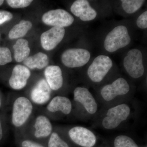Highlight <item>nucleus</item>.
Segmentation results:
<instances>
[{"instance_id":"1","label":"nucleus","mask_w":147,"mask_h":147,"mask_svg":"<svg viewBox=\"0 0 147 147\" xmlns=\"http://www.w3.org/2000/svg\"><path fill=\"white\" fill-rule=\"evenodd\" d=\"M131 38L126 27L117 26L110 31L106 36L104 45L105 50L113 53L129 44Z\"/></svg>"},{"instance_id":"2","label":"nucleus","mask_w":147,"mask_h":147,"mask_svg":"<svg viewBox=\"0 0 147 147\" xmlns=\"http://www.w3.org/2000/svg\"><path fill=\"white\" fill-rule=\"evenodd\" d=\"M130 111V107L126 103L119 104L110 108L102 119V127L107 129L117 128L127 119Z\"/></svg>"},{"instance_id":"3","label":"nucleus","mask_w":147,"mask_h":147,"mask_svg":"<svg viewBox=\"0 0 147 147\" xmlns=\"http://www.w3.org/2000/svg\"><path fill=\"white\" fill-rule=\"evenodd\" d=\"M113 61L109 57L99 55L94 60L87 71L92 82L99 83L103 80L113 66Z\"/></svg>"},{"instance_id":"4","label":"nucleus","mask_w":147,"mask_h":147,"mask_svg":"<svg viewBox=\"0 0 147 147\" xmlns=\"http://www.w3.org/2000/svg\"><path fill=\"white\" fill-rule=\"evenodd\" d=\"M33 105L28 98L21 96L13 102L11 121L13 125L20 127L25 124L31 115Z\"/></svg>"},{"instance_id":"5","label":"nucleus","mask_w":147,"mask_h":147,"mask_svg":"<svg viewBox=\"0 0 147 147\" xmlns=\"http://www.w3.org/2000/svg\"><path fill=\"white\" fill-rule=\"evenodd\" d=\"M123 66L132 78L138 79L143 76L145 69L141 51L137 49L129 50L124 59Z\"/></svg>"},{"instance_id":"6","label":"nucleus","mask_w":147,"mask_h":147,"mask_svg":"<svg viewBox=\"0 0 147 147\" xmlns=\"http://www.w3.org/2000/svg\"><path fill=\"white\" fill-rule=\"evenodd\" d=\"M90 54L88 50L82 48H71L65 50L61 56L64 65L69 68L81 67L88 63Z\"/></svg>"},{"instance_id":"7","label":"nucleus","mask_w":147,"mask_h":147,"mask_svg":"<svg viewBox=\"0 0 147 147\" xmlns=\"http://www.w3.org/2000/svg\"><path fill=\"white\" fill-rule=\"evenodd\" d=\"M42 22L48 26L62 28L71 26L74 21L71 14L61 9L47 11L42 15Z\"/></svg>"},{"instance_id":"8","label":"nucleus","mask_w":147,"mask_h":147,"mask_svg":"<svg viewBox=\"0 0 147 147\" xmlns=\"http://www.w3.org/2000/svg\"><path fill=\"white\" fill-rule=\"evenodd\" d=\"M129 90L130 87L126 80L119 78L112 84L104 86L101 90L100 94L105 101H110L117 96L127 94Z\"/></svg>"},{"instance_id":"9","label":"nucleus","mask_w":147,"mask_h":147,"mask_svg":"<svg viewBox=\"0 0 147 147\" xmlns=\"http://www.w3.org/2000/svg\"><path fill=\"white\" fill-rule=\"evenodd\" d=\"M68 134L71 140L81 146L92 147L96 143V137L94 133L84 127H74L69 129Z\"/></svg>"},{"instance_id":"10","label":"nucleus","mask_w":147,"mask_h":147,"mask_svg":"<svg viewBox=\"0 0 147 147\" xmlns=\"http://www.w3.org/2000/svg\"><path fill=\"white\" fill-rule=\"evenodd\" d=\"M65 34L64 28L53 27L43 32L40 36V42L44 50L50 51L57 47L63 39Z\"/></svg>"},{"instance_id":"11","label":"nucleus","mask_w":147,"mask_h":147,"mask_svg":"<svg viewBox=\"0 0 147 147\" xmlns=\"http://www.w3.org/2000/svg\"><path fill=\"white\" fill-rule=\"evenodd\" d=\"M74 100L79 102L88 113L93 115L96 113L98 105L96 100L88 90L85 87H78L74 91Z\"/></svg>"},{"instance_id":"12","label":"nucleus","mask_w":147,"mask_h":147,"mask_svg":"<svg viewBox=\"0 0 147 147\" xmlns=\"http://www.w3.org/2000/svg\"><path fill=\"white\" fill-rule=\"evenodd\" d=\"M71 13L82 21H88L94 20L97 16V12L92 8L88 1L77 0L70 7Z\"/></svg>"},{"instance_id":"13","label":"nucleus","mask_w":147,"mask_h":147,"mask_svg":"<svg viewBox=\"0 0 147 147\" xmlns=\"http://www.w3.org/2000/svg\"><path fill=\"white\" fill-rule=\"evenodd\" d=\"M30 76V71L28 67L21 65H16L13 67L9 78V86L13 90L22 89L27 85Z\"/></svg>"},{"instance_id":"14","label":"nucleus","mask_w":147,"mask_h":147,"mask_svg":"<svg viewBox=\"0 0 147 147\" xmlns=\"http://www.w3.org/2000/svg\"><path fill=\"white\" fill-rule=\"evenodd\" d=\"M51 90L45 79L37 82L32 89L30 97L33 102L38 105H44L51 97Z\"/></svg>"},{"instance_id":"15","label":"nucleus","mask_w":147,"mask_h":147,"mask_svg":"<svg viewBox=\"0 0 147 147\" xmlns=\"http://www.w3.org/2000/svg\"><path fill=\"white\" fill-rule=\"evenodd\" d=\"M44 75L45 80L51 90H57L62 87L63 79L59 67L57 65L47 67L44 71Z\"/></svg>"},{"instance_id":"16","label":"nucleus","mask_w":147,"mask_h":147,"mask_svg":"<svg viewBox=\"0 0 147 147\" xmlns=\"http://www.w3.org/2000/svg\"><path fill=\"white\" fill-rule=\"evenodd\" d=\"M47 108L51 113L60 111L64 115H68L71 113L72 104L68 98L58 96L51 100L47 105Z\"/></svg>"},{"instance_id":"17","label":"nucleus","mask_w":147,"mask_h":147,"mask_svg":"<svg viewBox=\"0 0 147 147\" xmlns=\"http://www.w3.org/2000/svg\"><path fill=\"white\" fill-rule=\"evenodd\" d=\"M35 137L37 138H45L52 134L53 126L49 119L44 115L37 117L34 124Z\"/></svg>"},{"instance_id":"18","label":"nucleus","mask_w":147,"mask_h":147,"mask_svg":"<svg viewBox=\"0 0 147 147\" xmlns=\"http://www.w3.org/2000/svg\"><path fill=\"white\" fill-rule=\"evenodd\" d=\"M49 63V59L46 54L38 53L31 57H29L25 61L24 64L28 68L41 69L46 67Z\"/></svg>"},{"instance_id":"19","label":"nucleus","mask_w":147,"mask_h":147,"mask_svg":"<svg viewBox=\"0 0 147 147\" xmlns=\"http://www.w3.org/2000/svg\"><path fill=\"white\" fill-rule=\"evenodd\" d=\"M14 59L18 63L24 61L28 57L30 52L29 42L26 39L19 38L13 45Z\"/></svg>"},{"instance_id":"20","label":"nucleus","mask_w":147,"mask_h":147,"mask_svg":"<svg viewBox=\"0 0 147 147\" xmlns=\"http://www.w3.org/2000/svg\"><path fill=\"white\" fill-rule=\"evenodd\" d=\"M32 24L30 21L22 20L14 26L9 33L10 39H17L23 37L32 28Z\"/></svg>"},{"instance_id":"21","label":"nucleus","mask_w":147,"mask_h":147,"mask_svg":"<svg viewBox=\"0 0 147 147\" xmlns=\"http://www.w3.org/2000/svg\"><path fill=\"white\" fill-rule=\"evenodd\" d=\"M123 10L128 13H134L142 7L145 1L143 0H123L121 1Z\"/></svg>"},{"instance_id":"22","label":"nucleus","mask_w":147,"mask_h":147,"mask_svg":"<svg viewBox=\"0 0 147 147\" xmlns=\"http://www.w3.org/2000/svg\"><path fill=\"white\" fill-rule=\"evenodd\" d=\"M115 147H139L131 137L121 135L116 137L114 141Z\"/></svg>"},{"instance_id":"23","label":"nucleus","mask_w":147,"mask_h":147,"mask_svg":"<svg viewBox=\"0 0 147 147\" xmlns=\"http://www.w3.org/2000/svg\"><path fill=\"white\" fill-rule=\"evenodd\" d=\"M48 147H69L66 142L63 140L57 133L53 132L51 134Z\"/></svg>"},{"instance_id":"24","label":"nucleus","mask_w":147,"mask_h":147,"mask_svg":"<svg viewBox=\"0 0 147 147\" xmlns=\"http://www.w3.org/2000/svg\"><path fill=\"white\" fill-rule=\"evenodd\" d=\"M12 61L10 50L6 47H0V65H5Z\"/></svg>"},{"instance_id":"25","label":"nucleus","mask_w":147,"mask_h":147,"mask_svg":"<svg viewBox=\"0 0 147 147\" xmlns=\"http://www.w3.org/2000/svg\"><path fill=\"white\" fill-rule=\"evenodd\" d=\"M8 5L13 8H21L27 7L33 2L31 0H7Z\"/></svg>"},{"instance_id":"26","label":"nucleus","mask_w":147,"mask_h":147,"mask_svg":"<svg viewBox=\"0 0 147 147\" xmlns=\"http://www.w3.org/2000/svg\"><path fill=\"white\" fill-rule=\"evenodd\" d=\"M137 26L140 29H144L147 28V11H144L137 18Z\"/></svg>"},{"instance_id":"27","label":"nucleus","mask_w":147,"mask_h":147,"mask_svg":"<svg viewBox=\"0 0 147 147\" xmlns=\"http://www.w3.org/2000/svg\"><path fill=\"white\" fill-rule=\"evenodd\" d=\"M12 18L13 15L11 12L7 11H0V25L10 21Z\"/></svg>"},{"instance_id":"28","label":"nucleus","mask_w":147,"mask_h":147,"mask_svg":"<svg viewBox=\"0 0 147 147\" xmlns=\"http://www.w3.org/2000/svg\"><path fill=\"white\" fill-rule=\"evenodd\" d=\"M22 147H45L38 143L30 140H25L22 143Z\"/></svg>"},{"instance_id":"29","label":"nucleus","mask_w":147,"mask_h":147,"mask_svg":"<svg viewBox=\"0 0 147 147\" xmlns=\"http://www.w3.org/2000/svg\"><path fill=\"white\" fill-rule=\"evenodd\" d=\"M3 134L2 127L1 123V121H0V140L2 138Z\"/></svg>"},{"instance_id":"30","label":"nucleus","mask_w":147,"mask_h":147,"mask_svg":"<svg viewBox=\"0 0 147 147\" xmlns=\"http://www.w3.org/2000/svg\"><path fill=\"white\" fill-rule=\"evenodd\" d=\"M4 2V1L3 0H0V6Z\"/></svg>"},{"instance_id":"31","label":"nucleus","mask_w":147,"mask_h":147,"mask_svg":"<svg viewBox=\"0 0 147 147\" xmlns=\"http://www.w3.org/2000/svg\"><path fill=\"white\" fill-rule=\"evenodd\" d=\"M0 106H1V100H0Z\"/></svg>"},{"instance_id":"32","label":"nucleus","mask_w":147,"mask_h":147,"mask_svg":"<svg viewBox=\"0 0 147 147\" xmlns=\"http://www.w3.org/2000/svg\"><path fill=\"white\" fill-rule=\"evenodd\" d=\"M0 38H1V34H0Z\"/></svg>"}]
</instances>
